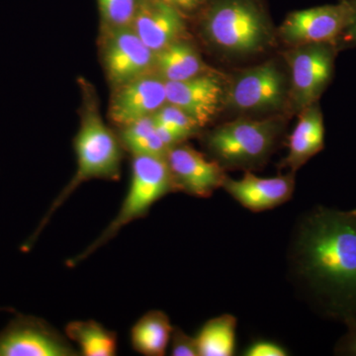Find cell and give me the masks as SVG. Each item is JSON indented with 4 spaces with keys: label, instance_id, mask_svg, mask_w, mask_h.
Wrapping results in <instances>:
<instances>
[{
    "label": "cell",
    "instance_id": "obj_24",
    "mask_svg": "<svg viewBox=\"0 0 356 356\" xmlns=\"http://www.w3.org/2000/svg\"><path fill=\"white\" fill-rule=\"evenodd\" d=\"M170 346V355L199 356L195 337L188 336L180 327H173Z\"/></svg>",
    "mask_w": 356,
    "mask_h": 356
},
{
    "label": "cell",
    "instance_id": "obj_28",
    "mask_svg": "<svg viewBox=\"0 0 356 356\" xmlns=\"http://www.w3.org/2000/svg\"><path fill=\"white\" fill-rule=\"evenodd\" d=\"M184 14L194 13L203 8L207 0H163Z\"/></svg>",
    "mask_w": 356,
    "mask_h": 356
},
{
    "label": "cell",
    "instance_id": "obj_1",
    "mask_svg": "<svg viewBox=\"0 0 356 356\" xmlns=\"http://www.w3.org/2000/svg\"><path fill=\"white\" fill-rule=\"evenodd\" d=\"M290 267L318 310L356 327V215L318 206L296 227Z\"/></svg>",
    "mask_w": 356,
    "mask_h": 356
},
{
    "label": "cell",
    "instance_id": "obj_5",
    "mask_svg": "<svg viewBox=\"0 0 356 356\" xmlns=\"http://www.w3.org/2000/svg\"><path fill=\"white\" fill-rule=\"evenodd\" d=\"M282 128V122L277 118L236 119L211 131L204 142L212 159L224 170L242 168L250 172L266 163Z\"/></svg>",
    "mask_w": 356,
    "mask_h": 356
},
{
    "label": "cell",
    "instance_id": "obj_16",
    "mask_svg": "<svg viewBox=\"0 0 356 356\" xmlns=\"http://www.w3.org/2000/svg\"><path fill=\"white\" fill-rule=\"evenodd\" d=\"M299 119L288 140V154L280 168L296 172L325 147L324 116L318 102L299 112Z\"/></svg>",
    "mask_w": 356,
    "mask_h": 356
},
{
    "label": "cell",
    "instance_id": "obj_13",
    "mask_svg": "<svg viewBox=\"0 0 356 356\" xmlns=\"http://www.w3.org/2000/svg\"><path fill=\"white\" fill-rule=\"evenodd\" d=\"M165 83L168 103L184 110L201 128L210 123L225 105L226 88L214 72Z\"/></svg>",
    "mask_w": 356,
    "mask_h": 356
},
{
    "label": "cell",
    "instance_id": "obj_14",
    "mask_svg": "<svg viewBox=\"0 0 356 356\" xmlns=\"http://www.w3.org/2000/svg\"><path fill=\"white\" fill-rule=\"evenodd\" d=\"M132 28L156 54L186 39L184 14L163 0H140Z\"/></svg>",
    "mask_w": 356,
    "mask_h": 356
},
{
    "label": "cell",
    "instance_id": "obj_18",
    "mask_svg": "<svg viewBox=\"0 0 356 356\" xmlns=\"http://www.w3.org/2000/svg\"><path fill=\"white\" fill-rule=\"evenodd\" d=\"M173 327L165 312H147L131 329L134 350L146 356H163L170 346Z\"/></svg>",
    "mask_w": 356,
    "mask_h": 356
},
{
    "label": "cell",
    "instance_id": "obj_26",
    "mask_svg": "<svg viewBox=\"0 0 356 356\" xmlns=\"http://www.w3.org/2000/svg\"><path fill=\"white\" fill-rule=\"evenodd\" d=\"M350 9V22L339 37L337 47L339 50L348 47H356V0H346Z\"/></svg>",
    "mask_w": 356,
    "mask_h": 356
},
{
    "label": "cell",
    "instance_id": "obj_21",
    "mask_svg": "<svg viewBox=\"0 0 356 356\" xmlns=\"http://www.w3.org/2000/svg\"><path fill=\"white\" fill-rule=\"evenodd\" d=\"M122 146L132 156H154L165 158L168 147L159 137L154 116H147L122 127Z\"/></svg>",
    "mask_w": 356,
    "mask_h": 356
},
{
    "label": "cell",
    "instance_id": "obj_4",
    "mask_svg": "<svg viewBox=\"0 0 356 356\" xmlns=\"http://www.w3.org/2000/svg\"><path fill=\"white\" fill-rule=\"evenodd\" d=\"M172 192L175 189L165 158L133 156L130 184L116 216L88 248L70 259L67 266H76L88 259L118 235L122 229L146 217L154 204Z\"/></svg>",
    "mask_w": 356,
    "mask_h": 356
},
{
    "label": "cell",
    "instance_id": "obj_30",
    "mask_svg": "<svg viewBox=\"0 0 356 356\" xmlns=\"http://www.w3.org/2000/svg\"><path fill=\"white\" fill-rule=\"evenodd\" d=\"M353 213H355V214L356 215V209L353 210Z\"/></svg>",
    "mask_w": 356,
    "mask_h": 356
},
{
    "label": "cell",
    "instance_id": "obj_15",
    "mask_svg": "<svg viewBox=\"0 0 356 356\" xmlns=\"http://www.w3.org/2000/svg\"><path fill=\"white\" fill-rule=\"evenodd\" d=\"M222 188L245 209L259 213L273 210L292 198L295 189V173L275 177H259L245 172L241 179L227 175Z\"/></svg>",
    "mask_w": 356,
    "mask_h": 356
},
{
    "label": "cell",
    "instance_id": "obj_10",
    "mask_svg": "<svg viewBox=\"0 0 356 356\" xmlns=\"http://www.w3.org/2000/svg\"><path fill=\"white\" fill-rule=\"evenodd\" d=\"M350 18V6L346 0H341L337 4L290 13L278 33L281 39L291 47L317 43L337 44Z\"/></svg>",
    "mask_w": 356,
    "mask_h": 356
},
{
    "label": "cell",
    "instance_id": "obj_2",
    "mask_svg": "<svg viewBox=\"0 0 356 356\" xmlns=\"http://www.w3.org/2000/svg\"><path fill=\"white\" fill-rule=\"evenodd\" d=\"M81 125L74 138L76 170L74 177L51 202L36 231L28 238L23 250H29L36 243L43 229L74 192L92 179L118 180L123 161L121 140L103 121L95 91L86 83Z\"/></svg>",
    "mask_w": 356,
    "mask_h": 356
},
{
    "label": "cell",
    "instance_id": "obj_11",
    "mask_svg": "<svg viewBox=\"0 0 356 356\" xmlns=\"http://www.w3.org/2000/svg\"><path fill=\"white\" fill-rule=\"evenodd\" d=\"M175 192L197 198H208L222 186L227 175L216 161L185 142L168 149L165 156Z\"/></svg>",
    "mask_w": 356,
    "mask_h": 356
},
{
    "label": "cell",
    "instance_id": "obj_20",
    "mask_svg": "<svg viewBox=\"0 0 356 356\" xmlns=\"http://www.w3.org/2000/svg\"><path fill=\"white\" fill-rule=\"evenodd\" d=\"M236 318L222 314L206 322L197 336L199 356H232L236 350Z\"/></svg>",
    "mask_w": 356,
    "mask_h": 356
},
{
    "label": "cell",
    "instance_id": "obj_22",
    "mask_svg": "<svg viewBox=\"0 0 356 356\" xmlns=\"http://www.w3.org/2000/svg\"><path fill=\"white\" fill-rule=\"evenodd\" d=\"M140 0H98L102 29L132 27Z\"/></svg>",
    "mask_w": 356,
    "mask_h": 356
},
{
    "label": "cell",
    "instance_id": "obj_7",
    "mask_svg": "<svg viewBox=\"0 0 356 356\" xmlns=\"http://www.w3.org/2000/svg\"><path fill=\"white\" fill-rule=\"evenodd\" d=\"M289 100V83L273 62L238 72L226 88L225 105L243 112L274 111Z\"/></svg>",
    "mask_w": 356,
    "mask_h": 356
},
{
    "label": "cell",
    "instance_id": "obj_19",
    "mask_svg": "<svg viewBox=\"0 0 356 356\" xmlns=\"http://www.w3.org/2000/svg\"><path fill=\"white\" fill-rule=\"evenodd\" d=\"M65 334L79 346L81 355L114 356L117 355L118 336L95 320L72 321L67 325Z\"/></svg>",
    "mask_w": 356,
    "mask_h": 356
},
{
    "label": "cell",
    "instance_id": "obj_23",
    "mask_svg": "<svg viewBox=\"0 0 356 356\" xmlns=\"http://www.w3.org/2000/svg\"><path fill=\"white\" fill-rule=\"evenodd\" d=\"M154 121L159 125L170 129L185 140L195 136L201 126L186 112L175 105L166 103L153 115Z\"/></svg>",
    "mask_w": 356,
    "mask_h": 356
},
{
    "label": "cell",
    "instance_id": "obj_29",
    "mask_svg": "<svg viewBox=\"0 0 356 356\" xmlns=\"http://www.w3.org/2000/svg\"><path fill=\"white\" fill-rule=\"evenodd\" d=\"M9 310L8 308H0V311H7Z\"/></svg>",
    "mask_w": 356,
    "mask_h": 356
},
{
    "label": "cell",
    "instance_id": "obj_6",
    "mask_svg": "<svg viewBox=\"0 0 356 356\" xmlns=\"http://www.w3.org/2000/svg\"><path fill=\"white\" fill-rule=\"evenodd\" d=\"M337 51L336 44L317 43L292 47L287 51L289 100L296 111L318 102L334 76Z\"/></svg>",
    "mask_w": 356,
    "mask_h": 356
},
{
    "label": "cell",
    "instance_id": "obj_27",
    "mask_svg": "<svg viewBox=\"0 0 356 356\" xmlns=\"http://www.w3.org/2000/svg\"><path fill=\"white\" fill-rule=\"evenodd\" d=\"M334 353L339 355L356 356V327H348V331L337 341Z\"/></svg>",
    "mask_w": 356,
    "mask_h": 356
},
{
    "label": "cell",
    "instance_id": "obj_25",
    "mask_svg": "<svg viewBox=\"0 0 356 356\" xmlns=\"http://www.w3.org/2000/svg\"><path fill=\"white\" fill-rule=\"evenodd\" d=\"M245 356H286L288 351L281 344L267 339L252 341L243 351Z\"/></svg>",
    "mask_w": 356,
    "mask_h": 356
},
{
    "label": "cell",
    "instance_id": "obj_9",
    "mask_svg": "<svg viewBox=\"0 0 356 356\" xmlns=\"http://www.w3.org/2000/svg\"><path fill=\"white\" fill-rule=\"evenodd\" d=\"M102 63L112 88L156 72V54L132 27L102 29Z\"/></svg>",
    "mask_w": 356,
    "mask_h": 356
},
{
    "label": "cell",
    "instance_id": "obj_8",
    "mask_svg": "<svg viewBox=\"0 0 356 356\" xmlns=\"http://www.w3.org/2000/svg\"><path fill=\"white\" fill-rule=\"evenodd\" d=\"M79 350L65 334L43 318L16 317L0 331V356H77Z\"/></svg>",
    "mask_w": 356,
    "mask_h": 356
},
{
    "label": "cell",
    "instance_id": "obj_3",
    "mask_svg": "<svg viewBox=\"0 0 356 356\" xmlns=\"http://www.w3.org/2000/svg\"><path fill=\"white\" fill-rule=\"evenodd\" d=\"M201 29L211 44L229 55L261 53L273 38L270 21L257 0H212L204 7Z\"/></svg>",
    "mask_w": 356,
    "mask_h": 356
},
{
    "label": "cell",
    "instance_id": "obj_17",
    "mask_svg": "<svg viewBox=\"0 0 356 356\" xmlns=\"http://www.w3.org/2000/svg\"><path fill=\"white\" fill-rule=\"evenodd\" d=\"M214 70L203 62L186 39L180 40L156 54V72L163 81H182Z\"/></svg>",
    "mask_w": 356,
    "mask_h": 356
},
{
    "label": "cell",
    "instance_id": "obj_12",
    "mask_svg": "<svg viewBox=\"0 0 356 356\" xmlns=\"http://www.w3.org/2000/svg\"><path fill=\"white\" fill-rule=\"evenodd\" d=\"M166 103L165 81L153 72L114 88L109 117L115 124L124 127L139 119L153 116Z\"/></svg>",
    "mask_w": 356,
    "mask_h": 356
}]
</instances>
